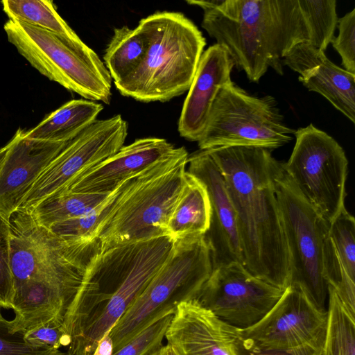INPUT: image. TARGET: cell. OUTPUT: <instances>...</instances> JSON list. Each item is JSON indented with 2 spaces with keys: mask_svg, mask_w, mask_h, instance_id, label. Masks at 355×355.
Returning <instances> with one entry per match:
<instances>
[{
  "mask_svg": "<svg viewBox=\"0 0 355 355\" xmlns=\"http://www.w3.org/2000/svg\"><path fill=\"white\" fill-rule=\"evenodd\" d=\"M15 331L49 322L63 326L86 272L101 252L98 240L71 242L38 224L27 211L9 218Z\"/></svg>",
  "mask_w": 355,
  "mask_h": 355,
  "instance_id": "1",
  "label": "cell"
},
{
  "mask_svg": "<svg viewBox=\"0 0 355 355\" xmlns=\"http://www.w3.org/2000/svg\"><path fill=\"white\" fill-rule=\"evenodd\" d=\"M205 150L225 180L236 218L245 268L284 290L290 284L289 256L275 189L283 162L271 150L223 146Z\"/></svg>",
  "mask_w": 355,
  "mask_h": 355,
  "instance_id": "2",
  "label": "cell"
},
{
  "mask_svg": "<svg viewBox=\"0 0 355 355\" xmlns=\"http://www.w3.org/2000/svg\"><path fill=\"white\" fill-rule=\"evenodd\" d=\"M201 8V26L224 46L234 66L258 83L272 68L283 75L282 60L311 31L298 0H187Z\"/></svg>",
  "mask_w": 355,
  "mask_h": 355,
  "instance_id": "3",
  "label": "cell"
},
{
  "mask_svg": "<svg viewBox=\"0 0 355 355\" xmlns=\"http://www.w3.org/2000/svg\"><path fill=\"white\" fill-rule=\"evenodd\" d=\"M188 157L184 147L175 148L114 190L107 214L95 232L101 251L168 235V223L183 187Z\"/></svg>",
  "mask_w": 355,
  "mask_h": 355,
  "instance_id": "4",
  "label": "cell"
},
{
  "mask_svg": "<svg viewBox=\"0 0 355 355\" xmlns=\"http://www.w3.org/2000/svg\"><path fill=\"white\" fill-rule=\"evenodd\" d=\"M148 46L143 62L115 85L138 101L165 102L188 91L206 45L198 28L183 13L157 11L141 19Z\"/></svg>",
  "mask_w": 355,
  "mask_h": 355,
  "instance_id": "5",
  "label": "cell"
},
{
  "mask_svg": "<svg viewBox=\"0 0 355 355\" xmlns=\"http://www.w3.org/2000/svg\"><path fill=\"white\" fill-rule=\"evenodd\" d=\"M211 271V250L205 235L175 240L166 262L110 330L113 352L150 324L174 313L180 303L196 300Z\"/></svg>",
  "mask_w": 355,
  "mask_h": 355,
  "instance_id": "6",
  "label": "cell"
},
{
  "mask_svg": "<svg viewBox=\"0 0 355 355\" xmlns=\"http://www.w3.org/2000/svg\"><path fill=\"white\" fill-rule=\"evenodd\" d=\"M8 40L41 74L85 99L109 104L112 78L86 44L15 19L3 26Z\"/></svg>",
  "mask_w": 355,
  "mask_h": 355,
  "instance_id": "7",
  "label": "cell"
},
{
  "mask_svg": "<svg viewBox=\"0 0 355 355\" xmlns=\"http://www.w3.org/2000/svg\"><path fill=\"white\" fill-rule=\"evenodd\" d=\"M295 132L284 123L273 97L252 96L230 81L218 92L198 143L200 150L256 146L272 150L291 141Z\"/></svg>",
  "mask_w": 355,
  "mask_h": 355,
  "instance_id": "8",
  "label": "cell"
},
{
  "mask_svg": "<svg viewBox=\"0 0 355 355\" xmlns=\"http://www.w3.org/2000/svg\"><path fill=\"white\" fill-rule=\"evenodd\" d=\"M275 189L288 251L289 285L300 287L317 307L327 310L322 249L330 224L304 198L284 167L275 179Z\"/></svg>",
  "mask_w": 355,
  "mask_h": 355,
  "instance_id": "9",
  "label": "cell"
},
{
  "mask_svg": "<svg viewBox=\"0 0 355 355\" xmlns=\"http://www.w3.org/2000/svg\"><path fill=\"white\" fill-rule=\"evenodd\" d=\"M283 167L308 202L329 224L345 207L348 160L340 145L312 123L295 130Z\"/></svg>",
  "mask_w": 355,
  "mask_h": 355,
  "instance_id": "10",
  "label": "cell"
},
{
  "mask_svg": "<svg viewBox=\"0 0 355 355\" xmlns=\"http://www.w3.org/2000/svg\"><path fill=\"white\" fill-rule=\"evenodd\" d=\"M327 324V310L317 307L300 287L289 285L261 320L237 330L240 337L263 349L290 355H319Z\"/></svg>",
  "mask_w": 355,
  "mask_h": 355,
  "instance_id": "11",
  "label": "cell"
},
{
  "mask_svg": "<svg viewBox=\"0 0 355 355\" xmlns=\"http://www.w3.org/2000/svg\"><path fill=\"white\" fill-rule=\"evenodd\" d=\"M128 123L120 114L97 119L73 139L51 162L17 209L28 211L58 196L83 173L116 153L125 141Z\"/></svg>",
  "mask_w": 355,
  "mask_h": 355,
  "instance_id": "12",
  "label": "cell"
},
{
  "mask_svg": "<svg viewBox=\"0 0 355 355\" xmlns=\"http://www.w3.org/2000/svg\"><path fill=\"white\" fill-rule=\"evenodd\" d=\"M284 291L243 264L231 263L212 270L195 300L227 324L244 329L261 320Z\"/></svg>",
  "mask_w": 355,
  "mask_h": 355,
  "instance_id": "13",
  "label": "cell"
},
{
  "mask_svg": "<svg viewBox=\"0 0 355 355\" xmlns=\"http://www.w3.org/2000/svg\"><path fill=\"white\" fill-rule=\"evenodd\" d=\"M175 239L162 235L141 242L135 263L118 291L68 346V355H92L106 333L144 291L171 256Z\"/></svg>",
  "mask_w": 355,
  "mask_h": 355,
  "instance_id": "14",
  "label": "cell"
},
{
  "mask_svg": "<svg viewBox=\"0 0 355 355\" xmlns=\"http://www.w3.org/2000/svg\"><path fill=\"white\" fill-rule=\"evenodd\" d=\"M187 164V171L205 184L209 197L211 216L205 238L211 250L212 270L231 263L243 265L235 211L218 167L203 150L189 155Z\"/></svg>",
  "mask_w": 355,
  "mask_h": 355,
  "instance_id": "15",
  "label": "cell"
},
{
  "mask_svg": "<svg viewBox=\"0 0 355 355\" xmlns=\"http://www.w3.org/2000/svg\"><path fill=\"white\" fill-rule=\"evenodd\" d=\"M25 132L21 128L16 131L0 170V214L8 220L41 174L68 143L27 139Z\"/></svg>",
  "mask_w": 355,
  "mask_h": 355,
  "instance_id": "16",
  "label": "cell"
},
{
  "mask_svg": "<svg viewBox=\"0 0 355 355\" xmlns=\"http://www.w3.org/2000/svg\"><path fill=\"white\" fill-rule=\"evenodd\" d=\"M237 328L193 300L177 306L165 338L178 355H237Z\"/></svg>",
  "mask_w": 355,
  "mask_h": 355,
  "instance_id": "17",
  "label": "cell"
},
{
  "mask_svg": "<svg viewBox=\"0 0 355 355\" xmlns=\"http://www.w3.org/2000/svg\"><path fill=\"white\" fill-rule=\"evenodd\" d=\"M282 64L299 73V80L309 91L323 96L355 123V74L336 65L324 51L307 42L293 46Z\"/></svg>",
  "mask_w": 355,
  "mask_h": 355,
  "instance_id": "18",
  "label": "cell"
},
{
  "mask_svg": "<svg viewBox=\"0 0 355 355\" xmlns=\"http://www.w3.org/2000/svg\"><path fill=\"white\" fill-rule=\"evenodd\" d=\"M234 67L224 46L216 43L203 51L178 120L181 137L198 141L218 92L232 81Z\"/></svg>",
  "mask_w": 355,
  "mask_h": 355,
  "instance_id": "19",
  "label": "cell"
},
{
  "mask_svg": "<svg viewBox=\"0 0 355 355\" xmlns=\"http://www.w3.org/2000/svg\"><path fill=\"white\" fill-rule=\"evenodd\" d=\"M175 149L165 139H137L80 175L62 193L71 191L110 194L123 181L166 157Z\"/></svg>",
  "mask_w": 355,
  "mask_h": 355,
  "instance_id": "20",
  "label": "cell"
},
{
  "mask_svg": "<svg viewBox=\"0 0 355 355\" xmlns=\"http://www.w3.org/2000/svg\"><path fill=\"white\" fill-rule=\"evenodd\" d=\"M211 208L205 184L186 171L183 187L167 225L175 240L205 235L210 225Z\"/></svg>",
  "mask_w": 355,
  "mask_h": 355,
  "instance_id": "21",
  "label": "cell"
},
{
  "mask_svg": "<svg viewBox=\"0 0 355 355\" xmlns=\"http://www.w3.org/2000/svg\"><path fill=\"white\" fill-rule=\"evenodd\" d=\"M103 110L101 103L87 99L71 100L51 113L33 129L26 131L27 139L69 141L92 123Z\"/></svg>",
  "mask_w": 355,
  "mask_h": 355,
  "instance_id": "22",
  "label": "cell"
},
{
  "mask_svg": "<svg viewBox=\"0 0 355 355\" xmlns=\"http://www.w3.org/2000/svg\"><path fill=\"white\" fill-rule=\"evenodd\" d=\"M147 46L146 37L139 26L132 29L126 26L114 28L103 60L115 85L128 79L138 69Z\"/></svg>",
  "mask_w": 355,
  "mask_h": 355,
  "instance_id": "23",
  "label": "cell"
},
{
  "mask_svg": "<svg viewBox=\"0 0 355 355\" xmlns=\"http://www.w3.org/2000/svg\"><path fill=\"white\" fill-rule=\"evenodd\" d=\"M108 195L67 191L44 200L27 212L38 224L49 227L54 223L90 212Z\"/></svg>",
  "mask_w": 355,
  "mask_h": 355,
  "instance_id": "24",
  "label": "cell"
},
{
  "mask_svg": "<svg viewBox=\"0 0 355 355\" xmlns=\"http://www.w3.org/2000/svg\"><path fill=\"white\" fill-rule=\"evenodd\" d=\"M1 3L9 19L51 31L76 43L83 42L58 14L51 0H3Z\"/></svg>",
  "mask_w": 355,
  "mask_h": 355,
  "instance_id": "25",
  "label": "cell"
},
{
  "mask_svg": "<svg viewBox=\"0 0 355 355\" xmlns=\"http://www.w3.org/2000/svg\"><path fill=\"white\" fill-rule=\"evenodd\" d=\"M328 324L319 355H355V315L328 286Z\"/></svg>",
  "mask_w": 355,
  "mask_h": 355,
  "instance_id": "26",
  "label": "cell"
},
{
  "mask_svg": "<svg viewBox=\"0 0 355 355\" xmlns=\"http://www.w3.org/2000/svg\"><path fill=\"white\" fill-rule=\"evenodd\" d=\"M298 3L310 28L309 43L324 52L338 24L336 1L298 0Z\"/></svg>",
  "mask_w": 355,
  "mask_h": 355,
  "instance_id": "27",
  "label": "cell"
},
{
  "mask_svg": "<svg viewBox=\"0 0 355 355\" xmlns=\"http://www.w3.org/2000/svg\"><path fill=\"white\" fill-rule=\"evenodd\" d=\"M322 275L327 285L334 289L348 311L355 315V279L346 271L329 234L323 245Z\"/></svg>",
  "mask_w": 355,
  "mask_h": 355,
  "instance_id": "28",
  "label": "cell"
},
{
  "mask_svg": "<svg viewBox=\"0 0 355 355\" xmlns=\"http://www.w3.org/2000/svg\"><path fill=\"white\" fill-rule=\"evenodd\" d=\"M113 191L90 212L54 223L48 228L58 237L71 242H91L96 240L95 232L110 209Z\"/></svg>",
  "mask_w": 355,
  "mask_h": 355,
  "instance_id": "29",
  "label": "cell"
},
{
  "mask_svg": "<svg viewBox=\"0 0 355 355\" xmlns=\"http://www.w3.org/2000/svg\"><path fill=\"white\" fill-rule=\"evenodd\" d=\"M329 236L346 271L355 279V220L345 208L330 224Z\"/></svg>",
  "mask_w": 355,
  "mask_h": 355,
  "instance_id": "30",
  "label": "cell"
},
{
  "mask_svg": "<svg viewBox=\"0 0 355 355\" xmlns=\"http://www.w3.org/2000/svg\"><path fill=\"white\" fill-rule=\"evenodd\" d=\"M174 313L167 314L140 331L112 355H152L159 351Z\"/></svg>",
  "mask_w": 355,
  "mask_h": 355,
  "instance_id": "31",
  "label": "cell"
},
{
  "mask_svg": "<svg viewBox=\"0 0 355 355\" xmlns=\"http://www.w3.org/2000/svg\"><path fill=\"white\" fill-rule=\"evenodd\" d=\"M24 331H15L12 320H7L0 307V355H68L47 346H34L24 338Z\"/></svg>",
  "mask_w": 355,
  "mask_h": 355,
  "instance_id": "32",
  "label": "cell"
},
{
  "mask_svg": "<svg viewBox=\"0 0 355 355\" xmlns=\"http://www.w3.org/2000/svg\"><path fill=\"white\" fill-rule=\"evenodd\" d=\"M14 280L10 260V226L0 214V307L12 309Z\"/></svg>",
  "mask_w": 355,
  "mask_h": 355,
  "instance_id": "33",
  "label": "cell"
},
{
  "mask_svg": "<svg viewBox=\"0 0 355 355\" xmlns=\"http://www.w3.org/2000/svg\"><path fill=\"white\" fill-rule=\"evenodd\" d=\"M338 35L331 44L340 55L344 69L355 74V8L338 18Z\"/></svg>",
  "mask_w": 355,
  "mask_h": 355,
  "instance_id": "34",
  "label": "cell"
},
{
  "mask_svg": "<svg viewBox=\"0 0 355 355\" xmlns=\"http://www.w3.org/2000/svg\"><path fill=\"white\" fill-rule=\"evenodd\" d=\"M24 338L32 345L47 346L58 349L69 345L62 326L55 322H49L26 331Z\"/></svg>",
  "mask_w": 355,
  "mask_h": 355,
  "instance_id": "35",
  "label": "cell"
},
{
  "mask_svg": "<svg viewBox=\"0 0 355 355\" xmlns=\"http://www.w3.org/2000/svg\"><path fill=\"white\" fill-rule=\"evenodd\" d=\"M235 351L237 355H290L283 352L259 348L250 340L240 337L239 334L235 341Z\"/></svg>",
  "mask_w": 355,
  "mask_h": 355,
  "instance_id": "36",
  "label": "cell"
},
{
  "mask_svg": "<svg viewBox=\"0 0 355 355\" xmlns=\"http://www.w3.org/2000/svg\"><path fill=\"white\" fill-rule=\"evenodd\" d=\"M113 352L112 340L109 331L105 334L99 343L97 348L92 355H112Z\"/></svg>",
  "mask_w": 355,
  "mask_h": 355,
  "instance_id": "37",
  "label": "cell"
},
{
  "mask_svg": "<svg viewBox=\"0 0 355 355\" xmlns=\"http://www.w3.org/2000/svg\"><path fill=\"white\" fill-rule=\"evenodd\" d=\"M152 355H178L169 345H163L162 347Z\"/></svg>",
  "mask_w": 355,
  "mask_h": 355,
  "instance_id": "38",
  "label": "cell"
},
{
  "mask_svg": "<svg viewBox=\"0 0 355 355\" xmlns=\"http://www.w3.org/2000/svg\"><path fill=\"white\" fill-rule=\"evenodd\" d=\"M12 144V139L10 141L3 147L0 148V170L3 166V162L5 160L6 156Z\"/></svg>",
  "mask_w": 355,
  "mask_h": 355,
  "instance_id": "39",
  "label": "cell"
}]
</instances>
